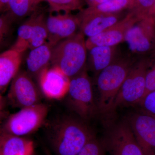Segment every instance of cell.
Returning a JSON list of instances; mask_svg holds the SVG:
<instances>
[{
	"label": "cell",
	"mask_w": 155,
	"mask_h": 155,
	"mask_svg": "<svg viewBox=\"0 0 155 155\" xmlns=\"http://www.w3.org/2000/svg\"><path fill=\"white\" fill-rule=\"evenodd\" d=\"M85 122L64 116L48 123L47 137L56 155H77L95 137Z\"/></svg>",
	"instance_id": "6da1fadb"
},
{
	"label": "cell",
	"mask_w": 155,
	"mask_h": 155,
	"mask_svg": "<svg viewBox=\"0 0 155 155\" xmlns=\"http://www.w3.org/2000/svg\"><path fill=\"white\" fill-rule=\"evenodd\" d=\"M137 60L129 56H120L95 77L97 92L95 100L99 114L113 113L116 96Z\"/></svg>",
	"instance_id": "7a4b0ae2"
},
{
	"label": "cell",
	"mask_w": 155,
	"mask_h": 155,
	"mask_svg": "<svg viewBox=\"0 0 155 155\" xmlns=\"http://www.w3.org/2000/svg\"><path fill=\"white\" fill-rule=\"evenodd\" d=\"M87 51L84 35L79 31L53 47L51 67L70 79L87 69Z\"/></svg>",
	"instance_id": "3957f363"
},
{
	"label": "cell",
	"mask_w": 155,
	"mask_h": 155,
	"mask_svg": "<svg viewBox=\"0 0 155 155\" xmlns=\"http://www.w3.org/2000/svg\"><path fill=\"white\" fill-rule=\"evenodd\" d=\"M67 96L69 107L84 122L98 114L92 84L87 69L70 79Z\"/></svg>",
	"instance_id": "277c9868"
},
{
	"label": "cell",
	"mask_w": 155,
	"mask_h": 155,
	"mask_svg": "<svg viewBox=\"0 0 155 155\" xmlns=\"http://www.w3.org/2000/svg\"><path fill=\"white\" fill-rule=\"evenodd\" d=\"M149 65L148 56L137 60L116 96L113 112L118 107L136 105L142 99L145 94Z\"/></svg>",
	"instance_id": "5b68a950"
},
{
	"label": "cell",
	"mask_w": 155,
	"mask_h": 155,
	"mask_svg": "<svg viewBox=\"0 0 155 155\" xmlns=\"http://www.w3.org/2000/svg\"><path fill=\"white\" fill-rule=\"evenodd\" d=\"M48 112V106L41 103L22 108L7 118L1 132L19 137L33 133L45 123Z\"/></svg>",
	"instance_id": "8992f818"
},
{
	"label": "cell",
	"mask_w": 155,
	"mask_h": 155,
	"mask_svg": "<svg viewBox=\"0 0 155 155\" xmlns=\"http://www.w3.org/2000/svg\"><path fill=\"white\" fill-rule=\"evenodd\" d=\"M101 142L111 155H143L127 119L111 126Z\"/></svg>",
	"instance_id": "52a82bcc"
},
{
	"label": "cell",
	"mask_w": 155,
	"mask_h": 155,
	"mask_svg": "<svg viewBox=\"0 0 155 155\" xmlns=\"http://www.w3.org/2000/svg\"><path fill=\"white\" fill-rule=\"evenodd\" d=\"M125 41L130 51L143 56L155 50V21L147 17L140 19L127 31Z\"/></svg>",
	"instance_id": "ba28073f"
},
{
	"label": "cell",
	"mask_w": 155,
	"mask_h": 155,
	"mask_svg": "<svg viewBox=\"0 0 155 155\" xmlns=\"http://www.w3.org/2000/svg\"><path fill=\"white\" fill-rule=\"evenodd\" d=\"M7 98L12 107L22 109L39 104L41 97L28 72H20L11 81Z\"/></svg>",
	"instance_id": "9c48e42d"
},
{
	"label": "cell",
	"mask_w": 155,
	"mask_h": 155,
	"mask_svg": "<svg viewBox=\"0 0 155 155\" xmlns=\"http://www.w3.org/2000/svg\"><path fill=\"white\" fill-rule=\"evenodd\" d=\"M142 19L132 11H128L122 19L102 32L89 37L86 40L87 50L98 46H114L125 41L128 30Z\"/></svg>",
	"instance_id": "30bf717a"
},
{
	"label": "cell",
	"mask_w": 155,
	"mask_h": 155,
	"mask_svg": "<svg viewBox=\"0 0 155 155\" xmlns=\"http://www.w3.org/2000/svg\"><path fill=\"white\" fill-rule=\"evenodd\" d=\"M127 120L143 155H155V116L140 111Z\"/></svg>",
	"instance_id": "8fae6325"
},
{
	"label": "cell",
	"mask_w": 155,
	"mask_h": 155,
	"mask_svg": "<svg viewBox=\"0 0 155 155\" xmlns=\"http://www.w3.org/2000/svg\"><path fill=\"white\" fill-rule=\"evenodd\" d=\"M48 31V42L53 46L60 41L73 36L79 29V22L77 16L70 13L53 15L46 17Z\"/></svg>",
	"instance_id": "7c38bea8"
},
{
	"label": "cell",
	"mask_w": 155,
	"mask_h": 155,
	"mask_svg": "<svg viewBox=\"0 0 155 155\" xmlns=\"http://www.w3.org/2000/svg\"><path fill=\"white\" fill-rule=\"evenodd\" d=\"M38 77L41 90L48 98L60 100L67 95L70 79L57 68L46 67Z\"/></svg>",
	"instance_id": "4fadbf2b"
},
{
	"label": "cell",
	"mask_w": 155,
	"mask_h": 155,
	"mask_svg": "<svg viewBox=\"0 0 155 155\" xmlns=\"http://www.w3.org/2000/svg\"><path fill=\"white\" fill-rule=\"evenodd\" d=\"M127 12L94 14H86L80 11L76 15L79 20V31L88 38L99 34L120 21Z\"/></svg>",
	"instance_id": "5bb4252c"
},
{
	"label": "cell",
	"mask_w": 155,
	"mask_h": 155,
	"mask_svg": "<svg viewBox=\"0 0 155 155\" xmlns=\"http://www.w3.org/2000/svg\"><path fill=\"white\" fill-rule=\"evenodd\" d=\"M88 51L87 69L95 77L120 56L117 46L96 47Z\"/></svg>",
	"instance_id": "9a60e30c"
},
{
	"label": "cell",
	"mask_w": 155,
	"mask_h": 155,
	"mask_svg": "<svg viewBox=\"0 0 155 155\" xmlns=\"http://www.w3.org/2000/svg\"><path fill=\"white\" fill-rule=\"evenodd\" d=\"M22 54L11 48L0 55V91H5L9 83L19 72Z\"/></svg>",
	"instance_id": "2e32d148"
},
{
	"label": "cell",
	"mask_w": 155,
	"mask_h": 155,
	"mask_svg": "<svg viewBox=\"0 0 155 155\" xmlns=\"http://www.w3.org/2000/svg\"><path fill=\"white\" fill-rule=\"evenodd\" d=\"M34 150L32 140L1 132L0 155H33Z\"/></svg>",
	"instance_id": "e0dca14e"
},
{
	"label": "cell",
	"mask_w": 155,
	"mask_h": 155,
	"mask_svg": "<svg viewBox=\"0 0 155 155\" xmlns=\"http://www.w3.org/2000/svg\"><path fill=\"white\" fill-rule=\"evenodd\" d=\"M53 46L48 41L43 45L31 50L26 59L28 73L37 75L51 63Z\"/></svg>",
	"instance_id": "ac0fdd59"
},
{
	"label": "cell",
	"mask_w": 155,
	"mask_h": 155,
	"mask_svg": "<svg viewBox=\"0 0 155 155\" xmlns=\"http://www.w3.org/2000/svg\"><path fill=\"white\" fill-rule=\"evenodd\" d=\"M132 0H108L96 6L87 7L81 11L88 14H114L132 9Z\"/></svg>",
	"instance_id": "d6986e66"
},
{
	"label": "cell",
	"mask_w": 155,
	"mask_h": 155,
	"mask_svg": "<svg viewBox=\"0 0 155 155\" xmlns=\"http://www.w3.org/2000/svg\"><path fill=\"white\" fill-rule=\"evenodd\" d=\"M35 16L32 35L29 45V49L32 50L46 42L48 31L46 25V18L41 11H34Z\"/></svg>",
	"instance_id": "ffe728a7"
},
{
	"label": "cell",
	"mask_w": 155,
	"mask_h": 155,
	"mask_svg": "<svg viewBox=\"0 0 155 155\" xmlns=\"http://www.w3.org/2000/svg\"><path fill=\"white\" fill-rule=\"evenodd\" d=\"M34 20V14L33 12L30 17L19 26L17 31V40L11 48L21 54L29 49V43L32 35Z\"/></svg>",
	"instance_id": "44dd1931"
},
{
	"label": "cell",
	"mask_w": 155,
	"mask_h": 155,
	"mask_svg": "<svg viewBox=\"0 0 155 155\" xmlns=\"http://www.w3.org/2000/svg\"><path fill=\"white\" fill-rule=\"evenodd\" d=\"M38 5L37 0H10L7 13L13 20L20 19L33 13Z\"/></svg>",
	"instance_id": "7402d4cb"
},
{
	"label": "cell",
	"mask_w": 155,
	"mask_h": 155,
	"mask_svg": "<svg viewBox=\"0 0 155 155\" xmlns=\"http://www.w3.org/2000/svg\"><path fill=\"white\" fill-rule=\"evenodd\" d=\"M40 2L43 1L47 2L49 6L51 13L60 12L70 13L72 11L81 10L84 4L85 0H39Z\"/></svg>",
	"instance_id": "603a6c76"
},
{
	"label": "cell",
	"mask_w": 155,
	"mask_h": 155,
	"mask_svg": "<svg viewBox=\"0 0 155 155\" xmlns=\"http://www.w3.org/2000/svg\"><path fill=\"white\" fill-rule=\"evenodd\" d=\"M149 55V65L147 73L144 96L149 93L155 91V50Z\"/></svg>",
	"instance_id": "cb8c5ba5"
},
{
	"label": "cell",
	"mask_w": 155,
	"mask_h": 155,
	"mask_svg": "<svg viewBox=\"0 0 155 155\" xmlns=\"http://www.w3.org/2000/svg\"><path fill=\"white\" fill-rule=\"evenodd\" d=\"M133 6L130 11L134 12L140 18L147 17L155 2V0H132Z\"/></svg>",
	"instance_id": "d4e9b609"
},
{
	"label": "cell",
	"mask_w": 155,
	"mask_h": 155,
	"mask_svg": "<svg viewBox=\"0 0 155 155\" xmlns=\"http://www.w3.org/2000/svg\"><path fill=\"white\" fill-rule=\"evenodd\" d=\"M104 150L101 142L95 137L87 143L77 155H103Z\"/></svg>",
	"instance_id": "484cf974"
},
{
	"label": "cell",
	"mask_w": 155,
	"mask_h": 155,
	"mask_svg": "<svg viewBox=\"0 0 155 155\" xmlns=\"http://www.w3.org/2000/svg\"><path fill=\"white\" fill-rule=\"evenodd\" d=\"M137 105L141 112L155 117V91L146 95Z\"/></svg>",
	"instance_id": "4316f807"
},
{
	"label": "cell",
	"mask_w": 155,
	"mask_h": 155,
	"mask_svg": "<svg viewBox=\"0 0 155 155\" xmlns=\"http://www.w3.org/2000/svg\"><path fill=\"white\" fill-rule=\"evenodd\" d=\"M13 20L11 17L6 13L3 14L0 17V41L1 44L6 36L8 35L11 29V23Z\"/></svg>",
	"instance_id": "83f0119b"
},
{
	"label": "cell",
	"mask_w": 155,
	"mask_h": 155,
	"mask_svg": "<svg viewBox=\"0 0 155 155\" xmlns=\"http://www.w3.org/2000/svg\"><path fill=\"white\" fill-rule=\"evenodd\" d=\"M108 1V0H85V2L88 6L87 7H92L105 2Z\"/></svg>",
	"instance_id": "f1b7e54d"
},
{
	"label": "cell",
	"mask_w": 155,
	"mask_h": 155,
	"mask_svg": "<svg viewBox=\"0 0 155 155\" xmlns=\"http://www.w3.org/2000/svg\"><path fill=\"white\" fill-rule=\"evenodd\" d=\"M10 0H0V10L1 12H7L8 9Z\"/></svg>",
	"instance_id": "f546056e"
},
{
	"label": "cell",
	"mask_w": 155,
	"mask_h": 155,
	"mask_svg": "<svg viewBox=\"0 0 155 155\" xmlns=\"http://www.w3.org/2000/svg\"><path fill=\"white\" fill-rule=\"evenodd\" d=\"M147 17H150V18H152L155 21V2L152 8H151L149 12Z\"/></svg>",
	"instance_id": "4dcf8cb0"
},
{
	"label": "cell",
	"mask_w": 155,
	"mask_h": 155,
	"mask_svg": "<svg viewBox=\"0 0 155 155\" xmlns=\"http://www.w3.org/2000/svg\"><path fill=\"white\" fill-rule=\"evenodd\" d=\"M45 153L46 155H53L50 152V151L47 148H45Z\"/></svg>",
	"instance_id": "1f68e13d"
},
{
	"label": "cell",
	"mask_w": 155,
	"mask_h": 155,
	"mask_svg": "<svg viewBox=\"0 0 155 155\" xmlns=\"http://www.w3.org/2000/svg\"><path fill=\"white\" fill-rule=\"evenodd\" d=\"M37 2H38V3H40V2H39V0H37Z\"/></svg>",
	"instance_id": "d6a6232c"
},
{
	"label": "cell",
	"mask_w": 155,
	"mask_h": 155,
	"mask_svg": "<svg viewBox=\"0 0 155 155\" xmlns=\"http://www.w3.org/2000/svg\"></svg>",
	"instance_id": "836d02e7"
}]
</instances>
